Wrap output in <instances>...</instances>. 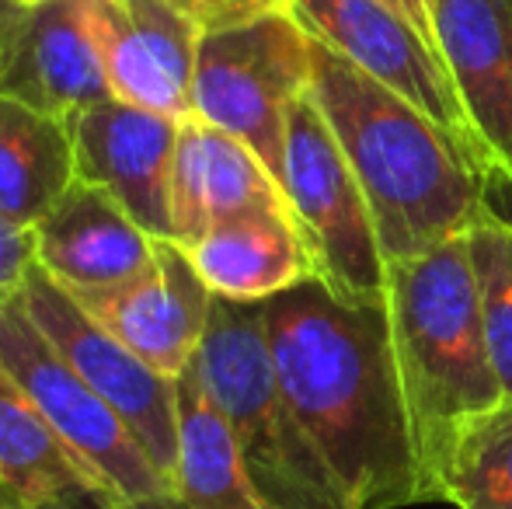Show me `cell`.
I'll return each mask as SVG.
<instances>
[{
    "instance_id": "cell-1",
    "label": "cell",
    "mask_w": 512,
    "mask_h": 509,
    "mask_svg": "<svg viewBox=\"0 0 512 509\" xmlns=\"http://www.w3.org/2000/svg\"><path fill=\"white\" fill-rule=\"evenodd\" d=\"M262 318L279 387L356 509L425 503L384 307H349L310 279Z\"/></svg>"
},
{
    "instance_id": "cell-2",
    "label": "cell",
    "mask_w": 512,
    "mask_h": 509,
    "mask_svg": "<svg viewBox=\"0 0 512 509\" xmlns=\"http://www.w3.org/2000/svg\"><path fill=\"white\" fill-rule=\"evenodd\" d=\"M310 60V95L363 185L384 262L467 234L492 203V182L464 150L314 35Z\"/></svg>"
},
{
    "instance_id": "cell-3",
    "label": "cell",
    "mask_w": 512,
    "mask_h": 509,
    "mask_svg": "<svg viewBox=\"0 0 512 509\" xmlns=\"http://www.w3.org/2000/svg\"><path fill=\"white\" fill-rule=\"evenodd\" d=\"M384 314L425 489L446 436L506 398L488 353L467 234L387 262Z\"/></svg>"
},
{
    "instance_id": "cell-4",
    "label": "cell",
    "mask_w": 512,
    "mask_h": 509,
    "mask_svg": "<svg viewBox=\"0 0 512 509\" xmlns=\"http://www.w3.org/2000/svg\"><path fill=\"white\" fill-rule=\"evenodd\" d=\"M189 370L227 419L265 506L356 509L279 387L262 304L213 297L203 346Z\"/></svg>"
},
{
    "instance_id": "cell-5",
    "label": "cell",
    "mask_w": 512,
    "mask_h": 509,
    "mask_svg": "<svg viewBox=\"0 0 512 509\" xmlns=\"http://www.w3.org/2000/svg\"><path fill=\"white\" fill-rule=\"evenodd\" d=\"M310 32L293 11H262L203 25L192 116L244 140L283 182L286 119L310 91Z\"/></svg>"
},
{
    "instance_id": "cell-6",
    "label": "cell",
    "mask_w": 512,
    "mask_h": 509,
    "mask_svg": "<svg viewBox=\"0 0 512 509\" xmlns=\"http://www.w3.org/2000/svg\"><path fill=\"white\" fill-rule=\"evenodd\" d=\"M283 189L314 255L317 283L349 307H384L387 262L370 203L310 91L286 119Z\"/></svg>"
},
{
    "instance_id": "cell-7",
    "label": "cell",
    "mask_w": 512,
    "mask_h": 509,
    "mask_svg": "<svg viewBox=\"0 0 512 509\" xmlns=\"http://www.w3.org/2000/svg\"><path fill=\"white\" fill-rule=\"evenodd\" d=\"M0 367L32 398L42 419L81 457L115 503L171 496V485L150 464L126 422L35 328L18 293L0 300Z\"/></svg>"
},
{
    "instance_id": "cell-8",
    "label": "cell",
    "mask_w": 512,
    "mask_h": 509,
    "mask_svg": "<svg viewBox=\"0 0 512 509\" xmlns=\"http://www.w3.org/2000/svg\"><path fill=\"white\" fill-rule=\"evenodd\" d=\"M28 318L60 349V356L84 377V384L126 422L143 454L150 457L175 496L178 464V381L157 374L105 332L42 265H32L18 290Z\"/></svg>"
},
{
    "instance_id": "cell-9",
    "label": "cell",
    "mask_w": 512,
    "mask_h": 509,
    "mask_svg": "<svg viewBox=\"0 0 512 509\" xmlns=\"http://www.w3.org/2000/svg\"><path fill=\"white\" fill-rule=\"evenodd\" d=\"M293 14L314 39L436 123L492 182L485 150L464 112L450 67L439 46H432L418 28L380 0H293Z\"/></svg>"
},
{
    "instance_id": "cell-10",
    "label": "cell",
    "mask_w": 512,
    "mask_h": 509,
    "mask_svg": "<svg viewBox=\"0 0 512 509\" xmlns=\"http://www.w3.org/2000/svg\"><path fill=\"white\" fill-rule=\"evenodd\" d=\"M112 98L164 116H192L203 21L185 0H84Z\"/></svg>"
},
{
    "instance_id": "cell-11",
    "label": "cell",
    "mask_w": 512,
    "mask_h": 509,
    "mask_svg": "<svg viewBox=\"0 0 512 509\" xmlns=\"http://www.w3.org/2000/svg\"><path fill=\"white\" fill-rule=\"evenodd\" d=\"M77 304L147 367L178 381L203 346L213 290L196 272L189 252L161 238L154 262L140 276L115 290L81 297Z\"/></svg>"
},
{
    "instance_id": "cell-12",
    "label": "cell",
    "mask_w": 512,
    "mask_h": 509,
    "mask_svg": "<svg viewBox=\"0 0 512 509\" xmlns=\"http://www.w3.org/2000/svg\"><path fill=\"white\" fill-rule=\"evenodd\" d=\"M67 126L77 178L102 185L154 238L171 241V168L182 119L105 98Z\"/></svg>"
},
{
    "instance_id": "cell-13",
    "label": "cell",
    "mask_w": 512,
    "mask_h": 509,
    "mask_svg": "<svg viewBox=\"0 0 512 509\" xmlns=\"http://www.w3.org/2000/svg\"><path fill=\"white\" fill-rule=\"evenodd\" d=\"M436 42L492 171L512 189V0H436Z\"/></svg>"
},
{
    "instance_id": "cell-14",
    "label": "cell",
    "mask_w": 512,
    "mask_h": 509,
    "mask_svg": "<svg viewBox=\"0 0 512 509\" xmlns=\"http://www.w3.org/2000/svg\"><path fill=\"white\" fill-rule=\"evenodd\" d=\"M157 241L112 192L81 178L35 224L39 265L77 300L140 276L154 262Z\"/></svg>"
},
{
    "instance_id": "cell-15",
    "label": "cell",
    "mask_w": 512,
    "mask_h": 509,
    "mask_svg": "<svg viewBox=\"0 0 512 509\" xmlns=\"http://www.w3.org/2000/svg\"><path fill=\"white\" fill-rule=\"evenodd\" d=\"M0 95L63 123L112 98L102 53L84 18V0H49L25 14L0 70Z\"/></svg>"
},
{
    "instance_id": "cell-16",
    "label": "cell",
    "mask_w": 512,
    "mask_h": 509,
    "mask_svg": "<svg viewBox=\"0 0 512 509\" xmlns=\"http://www.w3.org/2000/svg\"><path fill=\"white\" fill-rule=\"evenodd\" d=\"M248 210H290L283 182L244 140L196 116L182 119L171 168V241L185 248Z\"/></svg>"
},
{
    "instance_id": "cell-17",
    "label": "cell",
    "mask_w": 512,
    "mask_h": 509,
    "mask_svg": "<svg viewBox=\"0 0 512 509\" xmlns=\"http://www.w3.org/2000/svg\"><path fill=\"white\" fill-rule=\"evenodd\" d=\"M213 297L237 304H265L279 293L317 279L293 210H248L209 227L185 245Z\"/></svg>"
},
{
    "instance_id": "cell-18",
    "label": "cell",
    "mask_w": 512,
    "mask_h": 509,
    "mask_svg": "<svg viewBox=\"0 0 512 509\" xmlns=\"http://www.w3.org/2000/svg\"><path fill=\"white\" fill-rule=\"evenodd\" d=\"M0 503L119 506L0 367Z\"/></svg>"
},
{
    "instance_id": "cell-19",
    "label": "cell",
    "mask_w": 512,
    "mask_h": 509,
    "mask_svg": "<svg viewBox=\"0 0 512 509\" xmlns=\"http://www.w3.org/2000/svg\"><path fill=\"white\" fill-rule=\"evenodd\" d=\"M74 182L70 126L0 95V213L14 224L35 227Z\"/></svg>"
},
{
    "instance_id": "cell-20",
    "label": "cell",
    "mask_w": 512,
    "mask_h": 509,
    "mask_svg": "<svg viewBox=\"0 0 512 509\" xmlns=\"http://www.w3.org/2000/svg\"><path fill=\"white\" fill-rule=\"evenodd\" d=\"M175 499L185 509H269L244 468L227 419L192 370L178 377Z\"/></svg>"
},
{
    "instance_id": "cell-21",
    "label": "cell",
    "mask_w": 512,
    "mask_h": 509,
    "mask_svg": "<svg viewBox=\"0 0 512 509\" xmlns=\"http://www.w3.org/2000/svg\"><path fill=\"white\" fill-rule=\"evenodd\" d=\"M425 496L457 509H512V398L446 436L425 475Z\"/></svg>"
},
{
    "instance_id": "cell-22",
    "label": "cell",
    "mask_w": 512,
    "mask_h": 509,
    "mask_svg": "<svg viewBox=\"0 0 512 509\" xmlns=\"http://www.w3.org/2000/svg\"><path fill=\"white\" fill-rule=\"evenodd\" d=\"M467 252L478 283L488 353L502 391L512 398V217L488 203L485 213L467 227Z\"/></svg>"
},
{
    "instance_id": "cell-23",
    "label": "cell",
    "mask_w": 512,
    "mask_h": 509,
    "mask_svg": "<svg viewBox=\"0 0 512 509\" xmlns=\"http://www.w3.org/2000/svg\"><path fill=\"white\" fill-rule=\"evenodd\" d=\"M39 265V245L35 227L14 224L0 213V300L14 297L25 286V276Z\"/></svg>"
},
{
    "instance_id": "cell-24",
    "label": "cell",
    "mask_w": 512,
    "mask_h": 509,
    "mask_svg": "<svg viewBox=\"0 0 512 509\" xmlns=\"http://www.w3.org/2000/svg\"><path fill=\"white\" fill-rule=\"evenodd\" d=\"M199 21H227L244 18V14H262V11H293V0H185Z\"/></svg>"
},
{
    "instance_id": "cell-25",
    "label": "cell",
    "mask_w": 512,
    "mask_h": 509,
    "mask_svg": "<svg viewBox=\"0 0 512 509\" xmlns=\"http://www.w3.org/2000/svg\"><path fill=\"white\" fill-rule=\"evenodd\" d=\"M380 4L391 7L394 14H401L411 28H418V32L432 42V46H439L436 42V0H380Z\"/></svg>"
},
{
    "instance_id": "cell-26",
    "label": "cell",
    "mask_w": 512,
    "mask_h": 509,
    "mask_svg": "<svg viewBox=\"0 0 512 509\" xmlns=\"http://www.w3.org/2000/svg\"><path fill=\"white\" fill-rule=\"evenodd\" d=\"M28 7L14 4V0H0V70H4V60L11 53L14 39H18V28L25 21Z\"/></svg>"
},
{
    "instance_id": "cell-27",
    "label": "cell",
    "mask_w": 512,
    "mask_h": 509,
    "mask_svg": "<svg viewBox=\"0 0 512 509\" xmlns=\"http://www.w3.org/2000/svg\"><path fill=\"white\" fill-rule=\"evenodd\" d=\"M112 509H185L175 496H150V499H136V503H119Z\"/></svg>"
},
{
    "instance_id": "cell-28",
    "label": "cell",
    "mask_w": 512,
    "mask_h": 509,
    "mask_svg": "<svg viewBox=\"0 0 512 509\" xmlns=\"http://www.w3.org/2000/svg\"><path fill=\"white\" fill-rule=\"evenodd\" d=\"M0 509H112V506H98V503H39V506H14V503H0Z\"/></svg>"
},
{
    "instance_id": "cell-29",
    "label": "cell",
    "mask_w": 512,
    "mask_h": 509,
    "mask_svg": "<svg viewBox=\"0 0 512 509\" xmlns=\"http://www.w3.org/2000/svg\"><path fill=\"white\" fill-rule=\"evenodd\" d=\"M14 4H21V7H28V11H32V7H39V4H49V0H14Z\"/></svg>"
},
{
    "instance_id": "cell-30",
    "label": "cell",
    "mask_w": 512,
    "mask_h": 509,
    "mask_svg": "<svg viewBox=\"0 0 512 509\" xmlns=\"http://www.w3.org/2000/svg\"><path fill=\"white\" fill-rule=\"evenodd\" d=\"M502 192H512V189H502ZM499 210H502V206H499ZM502 213H506V217H512V210H502Z\"/></svg>"
}]
</instances>
